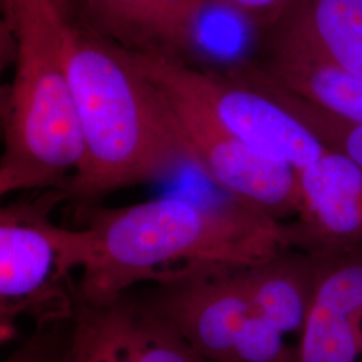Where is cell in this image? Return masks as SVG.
Returning a JSON list of instances; mask_svg holds the SVG:
<instances>
[{
	"label": "cell",
	"mask_w": 362,
	"mask_h": 362,
	"mask_svg": "<svg viewBox=\"0 0 362 362\" xmlns=\"http://www.w3.org/2000/svg\"><path fill=\"white\" fill-rule=\"evenodd\" d=\"M88 236L79 302L112 303L216 264H257L290 245L287 223L226 197L165 196L128 207H77Z\"/></svg>",
	"instance_id": "obj_1"
},
{
	"label": "cell",
	"mask_w": 362,
	"mask_h": 362,
	"mask_svg": "<svg viewBox=\"0 0 362 362\" xmlns=\"http://www.w3.org/2000/svg\"><path fill=\"white\" fill-rule=\"evenodd\" d=\"M65 59L85 143L82 169L66 188L67 203L94 206L106 194L167 179L191 164L152 81L128 52L69 13Z\"/></svg>",
	"instance_id": "obj_2"
},
{
	"label": "cell",
	"mask_w": 362,
	"mask_h": 362,
	"mask_svg": "<svg viewBox=\"0 0 362 362\" xmlns=\"http://www.w3.org/2000/svg\"><path fill=\"white\" fill-rule=\"evenodd\" d=\"M1 45L13 65L1 90L0 194L64 189L85 161L67 74L61 0H0Z\"/></svg>",
	"instance_id": "obj_3"
},
{
	"label": "cell",
	"mask_w": 362,
	"mask_h": 362,
	"mask_svg": "<svg viewBox=\"0 0 362 362\" xmlns=\"http://www.w3.org/2000/svg\"><path fill=\"white\" fill-rule=\"evenodd\" d=\"M67 203L64 189L39 191L0 209V336L7 342L21 318L37 329L70 322L79 305L71 274L88 258L83 228L70 230L52 219Z\"/></svg>",
	"instance_id": "obj_4"
},
{
	"label": "cell",
	"mask_w": 362,
	"mask_h": 362,
	"mask_svg": "<svg viewBox=\"0 0 362 362\" xmlns=\"http://www.w3.org/2000/svg\"><path fill=\"white\" fill-rule=\"evenodd\" d=\"M250 266H209L155 285L144 303L207 362H296L299 341L254 302Z\"/></svg>",
	"instance_id": "obj_5"
},
{
	"label": "cell",
	"mask_w": 362,
	"mask_h": 362,
	"mask_svg": "<svg viewBox=\"0 0 362 362\" xmlns=\"http://www.w3.org/2000/svg\"><path fill=\"white\" fill-rule=\"evenodd\" d=\"M128 54L160 91L194 167L247 207L281 223L297 218L300 194L294 169L262 155L223 127L163 58Z\"/></svg>",
	"instance_id": "obj_6"
},
{
	"label": "cell",
	"mask_w": 362,
	"mask_h": 362,
	"mask_svg": "<svg viewBox=\"0 0 362 362\" xmlns=\"http://www.w3.org/2000/svg\"><path fill=\"white\" fill-rule=\"evenodd\" d=\"M163 59L223 127L262 155L298 173L330 149L297 116L245 76Z\"/></svg>",
	"instance_id": "obj_7"
},
{
	"label": "cell",
	"mask_w": 362,
	"mask_h": 362,
	"mask_svg": "<svg viewBox=\"0 0 362 362\" xmlns=\"http://www.w3.org/2000/svg\"><path fill=\"white\" fill-rule=\"evenodd\" d=\"M52 362H207L143 299L79 302Z\"/></svg>",
	"instance_id": "obj_8"
},
{
	"label": "cell",
	"mask_w": 362,
	"mask_h": 362,
	"mask_svg": "<svg viewBox=\"0 0 362 362\" xmlns=\"http://www.w3.org/2000/svg\"><path fill=\"white\" fill-rule=\"evenodd\" d=\"M300 208L287 223L290 245L324 254L362 243V169L329 149L298 172Z\"/></svg>",
	"instance_id": "obj_9"
},
{
	"label": "cell",
	"mask_w": 362,
	"mask_h": 362,
	"mask_svg": "<svg viewBox=\"0 0 362 362\" xmlns=\"http://www.w3.org/2000/svg\"><path fill=\"white\" fill-rule=\"evenodd\" d=\"M83 26L132 54L182 61L211 0H61Z\"/></svg>",
	"instance_id": "obj_10"
},
{
	"label": "cell",
	"mask_w": 362,
	"mask_h": 362,
	"mask_svg": "<svg viewBox=\"0 0 362 362\" xmlns=\"http://www.w3.org/2000/svg\"><path fill=\"white\" fill-rule=\"evenodd\" d=\"M314 255L315 285L297 362H362V243Z\"/></svg>",
	"instance_id": "obj_11"
},
{
	"label": "cell",
	"mask_w": 362,
	"mask_h": 362,
	"mask_svg": "<svg viewBox=\"0 0 362 362\" xmlns=\"http://www.w3.org/2000/svg\"><path fill=\"white\" fill-rule=\"evenodd\" d=\"M264 77L333 116L362 125V79L338 69L310 47L279 39Z\"/></svg>",
	"instance_id": "obj_12"
},
{
	"label": "cell",
	"mask_w": 362,
	"mask_h": 362,
	"mask_svg": "<svg viewBox=\"0 0 362 362\" xmlns=\"http://www.w3.org/2000/svg\"><path fill=\"white\" fill-rule=\"evenodd\" d=\"M281 39L305 45L362 79V0H303Z\"/></svg>",
	"instance_id": "obj_13"
},
{
	"label": "cell",
	"mask_w": 362,
	"mask_h": 362,
	"mask_svg": "<svg viewBox=\"0 0 362 362\" xmlns=\"http://www.w3.org/2000/svg\"><path fill=\"white\" fill-rule=\"evenodd\" d=\"M251 79L297 116L327 148L348 156L362 169V125L330 115L324 109L275 85L260 73H254Z\"/></svg>",
	"instance_id": "obj_14"
},
{
	"label": "cell",
	"mask_w": 362,
	"mask_h": 362,
	"mask_svg": "<svg viewBox=\"0 0 362 362\" xmlns=\"http://www.w3.org/2000/svg\"><path fill=\"white\" fill-rule=\"evenodd\" d=\"M258 26L275 25L285 18L297 0H211Z\"/></svg>",
	"instance_id": "obj_15"
}]
</instances>
